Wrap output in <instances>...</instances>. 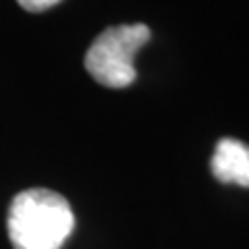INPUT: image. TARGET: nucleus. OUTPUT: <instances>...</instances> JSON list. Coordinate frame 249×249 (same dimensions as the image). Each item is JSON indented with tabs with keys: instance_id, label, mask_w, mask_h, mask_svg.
<instances>
[{
	"instance_id": "3",
	"label": "nucleus",
	"mask_w": 249,
	"mask_h": 249,
	"mask_svg": "<svg viewBox=\"0 0 249 249\" xmlns=\"http://www.w3.org/2000/svg\"><path fill=\"white\" fill-rule=\"evenodd\" d=\"M210 170L216 181L249 189V145L232 137H222L214 147Z\"/></svg>"
},
{
	"instance_id": "1",
	"label": "nucleus",
	"mask_w": 249,
	"mask_h": 249,
	"mask_svg": "<svg viewBox=\"0 0 249 249\" xmlns=\"http://www.w3.org/2000/svg\"><path fill=\"white\" fill-rule=\"evenodd\" d=\"M73 229L71 204L60 193L42 187L17 193L6 214L13 249H60Z\"/></svg>"
},
{
	"instance_id": "4",
	"label": "nucleus",
	"mask_w": 249,
	"mask_h": 249,
	"mask_svg": "<svg viewBox=\"0 0 249 249\" xmlns=\"http://www.w3.org/2000/svg\"><path fill=\"white\" fill-rule=\"evenodd\" d=\"M17 2L21 4V9H25L29 13H44L48 9H54L62 0H17Z\"/></svg>"
},
{
	"instance_id": "2",
	"label": "nucleus",
	"mask_w": 249,
	"mask_h": 249,
	"mask_svg": "<svg viewBox=\"0 0 249 249\" xmlns=\"http://www.w3.org/2000/svg\"><path fill=\"white\" fill-rule=\"evenodd\" d=\"M152 37V31L143 23L112 25L104 29L85 52L83 65L100 85L110 89L129 88L137 79L135 54Z\"/></svg>"
}]
</instances>
